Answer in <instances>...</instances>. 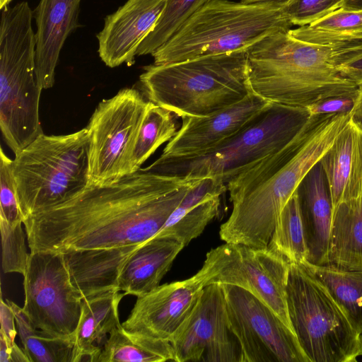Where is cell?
Instances as JSON below:
<instances>
[{"label":"cell","mask_w":362,"mask_h":362,"mask_svg":"<svg viewBox=\"0 0 362 362\" xmlns=\"http://www.w3.org/2000/svg\"><path fill=\"white\" fill-rule=\"evenodd\" d=\"M358 129L351 122L320 161L326 178L333 210L346 197L356 162Z\"/></svg>","instance_id":"26"},{"label":"cell","mask_w":362,"mask_h":362,"mask_svg":"<svg viewBox=\"0 0 362 362\" xmlns=\"http://www.w3.org/2000/svg\"><path fill=\"white\" fill-rule=\"evenodd\" d=\"M326 264L362 269V181L333 210Z\"/></svg>","instance_id":"24"},{"label":"cell","mask_w":362,"mask_h":362,"mask_svg":"<svg viewBox=\"0 0 362 362\" xmlns=\"http://www.w3.org/2000/svg\"><path fill=\"white\" fill-rule=\"evenodd\" d=\"M185 247L180 241L168 237H153L142 243L124 263L117 290L137 297L151 292L160 285Z\"/></svg>","instance_id":"21"},{"label":"cell","mask_w":362,"mask_h":362,"mask_svg":"<svg viewBox=\"0 0 362 362\" xmlns=\"http://www.w3.org/2000/svg\"><path fill=\"white\" fill-rule=\"evenodd\" d=\"M168 0H127L105 18L103 30L97 35L98 54L110 68L134 63L137 50L153 30Z\"/></svg>","instance_id":"17"},{"label":"cell","mask_w":362,"mask_h":362,"mask_svg":"<svg viewBox=\"0 0 362 362\" xmlns=\"http://www.w3.org/2000/svg\"><path fill=\"white\" fill-rule=\"evenodd\" d=\"M250 92L271 103L305 108L325 98L354 95L358 85L336 64V47L276 32L247 50Z\"/></svg>","instance_id":"3"},{"label":"cell","mask_w":362,"mask_h":362,"mask_svg":"<svg viewBox=\"0 0 362 362\" xmlns=\"http://www.w3.org/2000/svg\"><path fill=\"white\" fill-rule=\"evenodd\" d=\"M351 122L362 131V83L358 84L357 100L351 112Z\"/></svg>","instance_id":"40"},{"label":"cell","mask_w":362,"mask_h":362,"mask_svg":"<svg viewBox=\"0 0 362 362\" xmlns=\"http://www.w3.org/2000/svg\"><path fill=\"white\" fill-rule=\"evenodd\" d=\"M0 218L11 224L23 222L12 173V160L0 149Z\"/></svg>","instance_id":"34"},{"label":"cell","mask_w":362,"mask_h":362,"mask_svg":"<svg viewBox=\"0 0 362 362\" xmlns=\"http://www.w3.org/2000/svg\"><path fill=\"white\" fill-rule=\"evenodd\" d=\"M0 334L9 342H14L18 333L15 327V315L11 306L3 299L0 303Z\"/></svg>","instance_id":"38"},{"label":"cell","mask_w":362,"mask_h":362,"mask_svg":"<svg viewBox=\"0 0 362 362\" xmlns=\"http://www.w3.org/2000/svg\"><path fill=\"white\" fill-rule=\"evenodd\" d=\"M149 104L133 88L102 100L88 126V185H105L132 174L139 131Z\"/></svg>","instance_id":"10"},{"label":"cell","mask_w":362,"mask_h":362,"mask_svg":"<svg viewBox=\"0 0 362 362\" xmlns=\"http://www.w3.org/2000/svg\"><path fill=\"white\" fill-rule=\"evenodd\" d=\"M267 247L289 263L300 264L308 260V251L297 190L282 209Z\"/></svg>","instance_id":"30"},{"label":"cell","mask_w":362,"mask_h":362,"mask_svg":"<svg viewBox=\"0 0 362 362\" xmlns=\"http://www.w3.org/2000/svg\"><path fill=\"white\" fill-rule=\"evenodd\" d=\"M288 33L301 41L327 47L362 40V10L340 8L308 25L291 28Z\"/></svg>","instance_id":"28"},{"label":"cell","mask_w":362,"mask_h":362,"mask_svg":"<svg viewBox=\"0 0 362 362\" xmlns=\"http://www.w3.org/2000/svg\"><path fill=\"white\" fill-rule=\"evenodd\" d=\"M351 112L310 115L289 142L229 181L232 211L220 227L221 239L267 247L284 205L332 147Z\"/></svg>","instance_id":"2"},{"label":"cell","mask_w":362,"mask_h":362,"mask_svg":"<svg viewBox=\"0 0 362 362\" xmlns=\"http://www.w3.org/2000/svg\"><path fill=\"white\" fill-rule=\"evenodd\" d=\"M125 295L112 289L82 299L71 362H97L101 348L94 343L100 344L107 334L121 324L119 304Z\"/></svg>","instance_id":"23"},{"label":"cell","mask_w":362,"mask_h":362,"mask_svg":"<svg viewBox=\"0 0 362 362\" xmlns=\"http://www.w3.org/2000/svg\"><path fill=\"white\" fill-rule=\"evenodd\" d=\"M286 303L292 329L310 362H351L359 334L326 287L300 264L290 263Z\"/></svg>","instance_id":"9"},{"label":"cell","mask_w":362,"mask_h":362,"mask_svg":"<svg viewBox=\"0 0 362 362\" xmlns=\"http://www.w3.org/2000/svg\"><path fill=\"white\" fill-rule=\"evenodd\" d=\"M170 343L176 362H243L240 343L229 322L221 284L204 287Z\"/></svg>","instance_id":"14"},{"label":"cell","mask_w":362,"mask_h":362,"mask_svg":"<svg viewBox=\"0 0 362 362\" xmlns=\"http://www.w3.org/2000/svg\"><path fill=\"white\" fill-rule=\"evenodd\" d=\"M329 291L357 333L362 334V269L300 263Z\"/></svg>","instance_id":"27"},{"label":"cell","mask_w":362,"mask_h":362,"mask_svg":"<svg viewBox=\"0 0 362 362\" xmlns=\"http://www.w3.org/2000/svg\"><path fill=\"white\" fill-rule=\"evenodd\" d=\"M88 142L86 127L64 135L42 133L15 155L12 173L23 219L88 186Z\"/></svg>","instance_id":"7"},{"label":"cell","mask_w":362,"mask_h":362,"mask_svg":"<svg viewBox=\"0 0 362 362\" xmlns=\"http://www.w3.org/2000/svg\"><path fill=\"white\" fill-rule=\"evenodd\" d=\"M343 8L347 10L361 11L362 0H343Z\"/></svg>","instance_id":"41"},{"label":"cell","mask_w":362,"mask_h":362,"mask_svg":"<svg viewBox=\"0 0 362 362\" xmlns=\"http://www.w3.org/2000/svg\"><path fill=\"white\" fill-rule=\"evenodd\" d=\"M288 0H240V1L252 4V3H259V2H267V1H287Z\"/></svg>","instance_id":"42"},{"label":"cell","mask_w":362,"mask_h":362,"mask_svg":"<svg viewBox=\"0 0 362 362\" xmlns=\"http://www.w3.org/2000/svg\"><path fill=\"white\" fill-rule=\"evenodd\" d=\"M285 2L211 0L151 54L153 64L246 51L271 34L288 32L293 25Z\"/></svg>","instance_id":"5"},{"label":"cell","mask_w":362,"mask_h":362,"mask_svg":"<svg viewBox=\"0 0 362 362\" xmlns=\"http://www.w3.org/2000/svg\"><path fill=\"white\" fill-rule=\"evenodd\" d=\"M211 0H168L153 30L140 45L136 56L152 54L198 10Z\"/></svg>","instance_id":"32"},{"label":"cell","mask_w":362,"mask_h":362,"mask_svg":"<svg viewBox=\"0 0 362 362\" xmlns=\"http://www.w3.org/2000/svg\"><path fill=\"white\" fill-rule=\"evenodd\" d=\"M201 178L140 169L23 219L30 252L106 249L140 245L163 228Z\"/></svg>","instance_id":"1"},{"label":"cell","mask_w":362,"mask_h":362,"mask_svg":"<svg viewBox=\"0 0 362 362\" xmlns=\"http://www.w3.org/2000/svg\"><path fill=\"white\" fill-rule=\"evenodd\" d=\"M11 0H0V8L6 7Z\"/></svg>","instance_id":"43"},{"label":"cell","mask_w":362,"mask_h":362,"mask_svg":"<svg viewBox=\"0 0 362 362\" xmlns=\"http://www.w3.org/2000/svg\"><path fill=\"white\" fill-rule=\"evenodd\" d=\"M173 113L149 101L135 143L132 172L135 173L164 143L177 133Z\"/></svg>","instance_id":"31"},{"label":"cell","mask_w":362,"mask_h":362,"mask_svg":"<svg viewBox=\"0 0 362 362\" xmlns=\"http://www.w3.org/2000/svg\"><path fill=\"white\" fill-rule=\"evenodd\" d=\"M23 276L22 308L32 324L55 337L74 339L83 297L71 281L64 254L30 252Z\"/></svg>","instance_id":"12"},{"label":"cell","mask_w":362,"mask_h":362,"mask_svg":"<svg viewBox=\"0 0 362 362\" xmlns=\"http://www.w3.org/2000/svg\"><path fill=\"white\" fill-rule=\"evenodd\" d=\"M221 285L243 362H310L293 329L269 306L247 290Z\"/></svg>","instance_id":"13"},{"label":"cell","mask_w":362,"mask_h":362,"mask_svg":"<svg viewBox=\"0 0 362 362\" xmlns=\"http://www.w3.org/2000/svg\"><path fill=\"white\" fill-rule=\"evenodd\" d=\"M336 47V64L340 74L356 84L362 83V40Z\"/></svg>","instance_id":"36"},{"label":"cell","mask_w":362,"mask_h":362,"mask_svg":"<svg viewBox=\"0 0 362 362\" xmlns=\"http://www.w3.org/2000/svg\"><path fill=\"white\" fill-rule=\"evenodd\" d=\"M139 81L149 101L182 118L210 115L251 93L246 51L153 64Z\"/></svg>","instance_id":"4"},{"label":"cell","mask_w":362,"mask_h":362,"mask_svg":"<svg viewBox=\"0 0 362 362\" xmlns=\"http://www.w3.org/2000/svg\"><path fill=\"white\" fill-rule=\"evenodd\" d=\"M33 17L27 1L6 6L1 14L0 129L15 155L43 133Z\"/></svg>","instance_id":"6"},{"label":"cell","mask_w":362,"mask_h":362,"mask_svg":"<svg viewBox=\"0 0 362 362\" xmlns=\"http://www.w3.org/2000/svg\"><path fill=\"white\" fill-rule=\"evenodd\" d=\"M82 0H40L33 16L35 19L36 73L42 89L54 83L55 69L68 37L80 24Z\"/></svg>","instance_id":"18"},{"label":"cell","mask_w":362,"mask_h":362,"mask_svg":"<svg viewBox=\"0 0 362 362\" xmlns=\"http://www.w3.org/2000/svg\"><path fill=\"white\" fill-rule=\"evenodd\" d=\"M305 108L269 103L237 134L211 151L190 158H158L146 170L177 177H212L226 185L289 142L305 124Z\"/></svg>","instance_id":"8"},{"label":"cell","mask_w":362,"mask_h":362,"mask_svg":"<svg viewBox=\"0 0 362 362\" xmlns=\"http://www.w3.org/2000/svg\"><path fill=\"white\" fill-rule=\"evenodd\" d=\"M343 0H288L285 10L293 25L302 26L343 8Z\"/></svg>","instance_id":"35"},{"label":"cell","mask_w":362,"mask_h":362,"mask_svg":"<svg viewBox=\"0 0 362 362\" xmlns=\"http://www.w3.org/2000/svg\"><path fill=\"white\" fill-rule=\"evenodd\" d=\"M204 285L199 275L159 285L137 297L122 327L134 332L170 340L190 315Z\"/></svg>","instance_id":"15"},{"label":"cell","mask_w":362,"mask_h":362,"mask_svg":"<svg viewBox=\"0 0 362 362\" xmlns=\"http://www.w3.org/2000/svg\"><path fill=\"white\" fill-rule=\"evenodd\" d=\"M6 301L14 313L17 332L30 362H71L74 339L55 337L36 328L22 308Z\"/></svg>","instance_id":"29"},{"label":"cell","mask_w":362,"mask_h":362,"mask_svg":"<svg viewBox=\"0 0 362 362\" xmlns=\"http://www.w3.org/2000/svg\"><path fill=\"white\" fill-rule=\"evenodd\" d=\"M141 245L62 252L72 284L83 298L117 290L124 263Z\"/></svg>","instance_id":"20"},{"label":"cell","mask_w":362,"mask_h":362,"mask_svg":"<svg viewBox=\"0 0 362 362\" xmlns=\"http://www.w3.org/2000/svg\"><path fill=\"white\" fill-rule=\"evenodd\" d=\"M269 103L251 93L238 103L210 115L183 117L180 129L159 158L202 155L237 134Z\"/></svg>","instance_id":"16"},{"label":"cell","mask_w":362,"mask_h":362,"mask_svg":"<svg viewBox=\"0 0 362 362\" xmlns=\"http://www.w3.org/2000/svg\"><path fill=\"white\" fill-rule=\"evenodd\" d=\"M358 93L354 95H335L320 100L305 109L310 115L320 116L351 112L355 107Z\"/></svg>","instance_id":"37"},{"label":"cell","mask_w":362,"mask_h":362,"mask_svg":"<svg viewBox=\"0 0 362 362\" xmlns=\"http://www.w3.org/2000/svg\"><path fill=\"white\" fill-rule=\"evenodd\" d=\"M97 362H164L175 360L170 341L130 332L122 324L109 334Z\"/></svg>","instance_id":"25"},{"label":"cell","mask_w":362,"mask_h":362,"mask_svg":"<svg viewBox=\"0 0 362 362\" xmlns=\"http://www.w3.org/2000/svg\"><path fill=\"white\" fill-rule=\"evenodd\" d=\"M23 222L11 224L0 218L2 247V269L4 273L25 272L30 254H28Z\"/></svg>","instance_id":"33"},{"label":"cell","mask_w":362,"mask_h":362,"mask_svg":"<svg viewBox=\"0 0 362 362\" xmlns=\"http://www.w3.org/2000/svg\"><path fill=\"white\" fill-rule=\"evenodd\" d=\"M223 192V186L218 180L200 179L189 189L154 237L174 238L187 246L218 215Z\"/></svg>","instance_id":"22"},{"label":"cell","mask_w":362,"mask_h":362,"mask_svg":"<svg viewBox=\"0 0 362 362\" xmlns=\"http://www.w3.org/2000/svg\"><path fill=\"white\" fill-rule=\"evenodd\" d=\"M362 355V334L359 335V356Z\"/></svg>","instance_id":"44"},{"label":"cell","mask_w":362,"mask_h":362,"mask_svg":"<svg viewBox=\"0 0 362 362\" xmlns=\"http://www.w3.org/2000/svg\"><path fill=\"white\" fill-rule=\"evenodd\" d=\"M0 362H30L24 349L0 334Z\"/></svg>","instance_id":"39"},{"label":"cell","mask_w":362,"mask_h":362,"mask_svg":"<svg viewBox=\"0 0 362 362\" xmlns=\"http://www.w3.org/2000/svg\"><path fill=\"white\" fill-rule=\"evenodd\" d=\"M320 163L315 165L297 189L305 242L306 262L315 265L327 262L333 207Z\"/></svg>","instance_id":"19"},{"label":"cell","mask_w":362,"mask_h":362,"mask_svg":"<svg viewBox=\"0 0 362 362\" xmlns=\"http://www.w3.org/2000/svg\"><path fill=\"white\" fill-rule=\"evenodd\" d=\"M289 267L285 258L268 247L225 243L206 253L197 274L204 286L229 284L248 291L292 329L286 303Z\"/></svg>","instance_id":"11"}]
</instances>
